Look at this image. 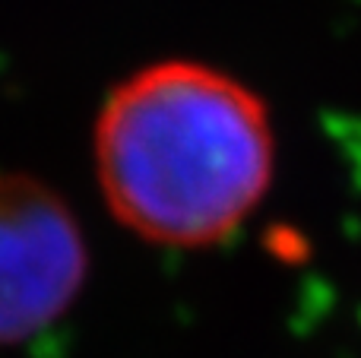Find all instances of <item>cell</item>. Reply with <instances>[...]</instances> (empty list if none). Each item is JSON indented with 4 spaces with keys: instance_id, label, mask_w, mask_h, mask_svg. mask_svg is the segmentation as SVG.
Segmentation results:
<instances>
[{
    "instance_id": "obj_1",
    "label": "cell",
    "mask_w": 361,
    "mask_h": 358,
    "mask_svg": "<svg viewBox=\"0 0 361 358\" xmlns=\"http://www.w3.org/2000/svg\"><path fill=\"white\" fill-rule=\"evenodd\" d=\"M92 159L111 216L162 247H212L267 197L276 168L269 108L197 61L140 67L108 92Z\"/></svg>"
},
{
    "instance_id": "obj_2",
    "label": "cell",
    "mask_w": 361,
    "mask_h": 358,
    "mask_svg": "<svg viewBox=\"0 0 361 358\" xmlns=\"http://www.w3.org/2000/svg\"><path fill=\"white\" fill-rule=\"evenodd\" d=\"M86 273V235L70 203L38 178L0 171V346L61 321Z\"/></svg>"
}]
</instances>
